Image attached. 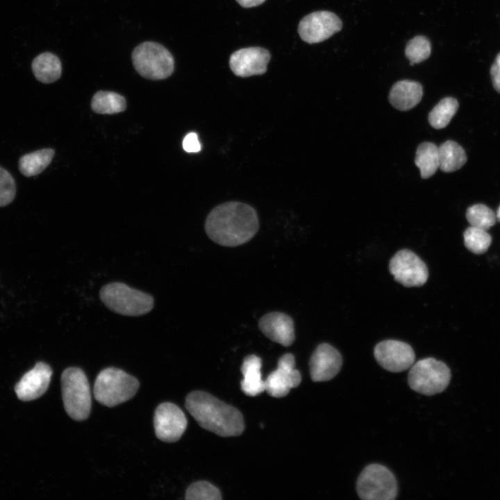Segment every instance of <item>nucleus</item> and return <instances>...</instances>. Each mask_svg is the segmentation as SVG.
Returning <instances> with one entry per match:
<instances>
[{
  "label": "nucleus",
  "instance_id": "1",
  "mask_svg": "<svg viewBox=\"0 0 500 500\" xmlns=\"http://www.w3.org/2000/svg\"><path fill=\"white\" fill-rule=\"evenodd\" d=\"M258 228L256 210L238 201L226 202L215 207L205 222V231L209 238L225 247H236L249 242Z\"/></svg>",
  "mask_w": 500,
  "mask_h": 500
},
{
  "label": "nucleus",
  "instance_id": "2",
  "mask_svg": "<svg viewBox=\"0 0 500 500\" xmlns=\"http://www.w3.org/2000/svg\"><path fill=\"white\" fill-rule=\"evenodd\" d=\"M185 408L200 426L219 436H238L244 429L242 413L208 392L188 394Z\"/></svg>",
  "mask_w": 500,
  "mask_h": 500
},
{
  "label": "nucleus",
  "instance_id": "3",
  "mask_svg": "<svg viewBox=\"0 0 500 500\" xmlns=\"http://www.w3.org/2000/svg\"><path fill=\"white\" fill-rule=\"evenodd\" d=\"M99 297L103 304L115 313L126 316H140L148 313L153 307V298L145 292L120 282L110 283L101 288Z\"/></svg>",
  "mask_w": 500,
  "mask_h": 500
},
{
  "label": "nucleus",
  "instance_id": "4",
  "mask_svg": "<svg viewBox=\"0 0 500 500\" xmlns=\"http://www.w3.org/2000/svg\"><path fill=\"white\" fill-rule=\"evenodd\" d=\"M140 384L133 376L122 369L108 367L97 376L94 385L96 400L103 406L113 407L131 399Z\"/></svg>",
  "mask_w": 500,
  "mask_h": 500
},
{
  "label": "nucleus",
  "instance_id": "5",
  "mask_svg": "<svg viewBox=\"0 0 500 500\" xmlns=\"http://www.w3.org/2000/svg\"><path fill=\"white\" fill-rule=\"evenodd\" d=\"M61 386L66 412L76 421L87 419L91 410V394L83 371L78 367L65 369L61 376Z\"/></svg>",
  "mask_w": 500,
  "mask_h": 500
},
{
  "label": "nucleus",
  "instance_id": "6",
  "mask_svg": "<svg viewBox=\"0 0 500 500\" xmlns=\"http://www.w3.org/2000/svg\"><path fill=\"white\" fill-rule=\"evenodd\" d=\"M451 380V372L443 362L426 358L414 363L410 369V388L422 394L431 396L443 392Z\"/></svg>",
  "mask_w": 500,
  "mask_h": 500
},
{
  "label": "nucleus",
  "instance_id": "7",
  "mask_svg": "<svg viewBox=\"0 0 500 500\" xmlns=\"http://www.w3.org/2000/svg\"><path fill=\"white\" fill-rule=\"evenodd\" d=\"M132 61L135 70L151 80L165 79L174 71L172 55L163 46L153 42L136 47L132 53Z\"/></svg>",
  "mask_w": 500,
  "mask_h": 500
},
{
  "label": "nucleus",
  "instance_id": "8",
  "mask_svg": "<svg viewBox=\"0 0 500 500\" xmlns=\"http://www.w3.org/2000/svg\"><path fill=\"white\" fill-rule=\"evenodd\" d=\"M356 490L363 500H392L397 497L398 486L394 474L386 467L373 463L360 474Z\"/></svg>",
  "mask_w": 500,
  "mask_h": 500
},
{
  "label": "nucleus",
  "instance_id": "9",
  "mask_svg": "<svg viewBox=\"0 0 500 500\" xmlns=\"http://www.w3.org/2000/svg\"><path fill=\"white\" fill-rule=\"evenodd\" d=\"M389 270L394 280L405 287L423 285L428 276L426 264L408 249L397 251L391 258Z\"/></svg>",
  "mask_w": 500,
  "mask_h": 500
},
{
  "label": "nucleus",
  "instance_id": "10",
  "mask_svg": "<svg viewBox=\"0 0 500 500\" xmlns=\"http://www.w3.org/2000/svg\"><path fill=\"white\" fill-rule=\"evenodd\" d=\"M342 23L334 13L322 10L305 16L299 22L300 38L309 44L323 42L342 29Z\"/></svg>",
  "mask_w": 500,
  "mask_h": 500
},
{
  "label": "nucleus",
  "instance_id": "11",
  "mask_svg": "<svg viewBox=\"0 0 500 500\" xmlns=\"http://www.w3.org/2000/svg\"><path fill=\"white\" fill-rule=\"evenodd\" d=\"M374 355L377 362L385 369L391 372H401L414 364L415 354L407 343L386 340L378 343L374 347Z\"/></svg>",
  "mask_w": 500,
  "mask_h": 500
},
{
  "label": "nucleus",
  "instance_id": "12",
  "mask_svg": "<svg viewBox=\"0 0 500 500\" xmlns=\"http://www.w3.org/2000/svg\"><path fill=\"white\" fill-rule=\"evenodd\" d=\"M187 424V419L182 410L172 403H162L156 409L155 432L158 438L163 442L178 441L185 432Z\"/></svg>",
  "mask_w": 500,
  "mask_h": 500
},
{
  "label": "nucleus",
  "instance_id": "13",
  "mask_svg": "<svg viewBox=\"0 0 500 500\" xmlns=\"http://www.w3.org/2000/svg\"><path fill=\"white\" fill-rule=\"evenodd\" d=\"M294 367V357L292 353H285L279 358L277 368L265 381V390L270 396L283 397L290 389L300 384L301 376Z\"/></svg>",
  "mask_w": 500,
  "mask_h": 500
},
{
  "label": "nucleus",
  "instance_id": "14",
  "mask_svg": "<svg viewBox=\"0 0 500 500\" xmlns=\"http://www.w3.org/2000/svg\"><path fill=\"white\" fill-rule=\"evenodd\" d=\"M270 57L269 52L264 48H244L231 54L229 66L233 74L240 77L261 75L266 72Z\"/></svg>",
  "mask_w": 500,
  "mask_h": 500
},
{
  "label": "nucleus",
  "instance_id": "15",
  "mask_svg": "<svg viewBox=\"0 0 500 500\" xmlns=\"http://www.w3.org/2000/svg\"><path fill=\"white\" fill-rule=\"evenodd\" d=\"M342 365V358L340 352L329 344H320L310 359L311 378L315 382L329 381L338 374Z\"/></svg>",
  "mask_w": 500,
  "mask_h": 500
},
{
  "label": "nucleus",
  "instance_id": "16",
  "mask_svg": "<svg viewBox=\"0 0 500 500\" xmlns=\"http://www.w3.org/2000/svg\"><path fill=\"white\" fill-rule=\"evenodd\" d=\"M51 375L52 370L49 365L38 362L15 385L17 397L24 401L39 398L48 389Z\"/></svg>",
  "mask_w": 500,
  "mask_h": 500
},
{
  "label": "nucleus",
  "instance_id": "17",
  "mask_svg": "<svg viewBox=\"0 0 500 500\" xmlns=\"http://www.w3.org/2000/svg\"><path fill=\"white\" fill-rule=\"evenodd\" d=\"M258 326L266 337L284 347L290 346L294 341V322L285 313L272 312L265 314L260 319Z\"/></svg>",
  "mask_w": 500,
  "mask_h": 500
},
{
  "label": "nucleus",
  "instance_id": "18",
  "mask_svg": "<svg viewBox=\"0 0 500 500\" xmlns=\"http://www.w3.org/2000/svg\"><path fill=\"white\" fill-rule=\"evenodd\" d=\"M423 96L422 85L416 81L402 80L392 87L389 100L397 109L402 111L410 110L421 101Z\"/></svg>",
  "mask_w": 500,
  "mask_h": 500
},
{
  "label": "nucleus",
  "instance_id": "19",
  "mask_svg": "<svg viewBox=\"0 0 500 500\" xmlns=\"http://www.w3.org/2000/svg\"><path fill=\"white\" fill-rule=\"evenodd\" d=\"M262 360L256 355L244 358L241 366L243 378L240 386L242 392L251 397L257 396L265 390V381L261 375Z\"/></svg>",
  "mask_w": 500,
  "mask_h": 500
},
{
  "label": "nucleus",
  "instance_id": "20",
  "mask_svg": "<svg viewBox=\"0 0 500 500\" xmlns=\"http://www.w3.org/2000/svg\"><path fill=\"white\" fill-rule=\"evenodd\" d=\"M31 68L36 79L43 83H51L61 76L62 65L55 54L44 52L37 56L33 60Z\"/></svg>",
  "mask_w": 500,
  "mask_h": 500
},
{
  "label": "nucleus",
  "instance_id": "21",
  "mask_svg": "<svg viewBox=\"0 0 500 500\" xmlns=\"http://www.w3.org/2000/svg\"><path fill=\"white\" fill-rule=\"evenodd\" d=\"M54 154V150L49 148L24 154L19 159V170L26 177L36 176L51 163Z\"/></svg>",
  "mask_w": 500,
  "mask_h": 500
},
{
  "label": "nucleus",
  "instance_id": "22",
  "mask_svg": "<svg viewBox=\"0 0 500 500\" xmlns=\"http://www.w3.org/2000/svg\"><path fill=\"white\" fill-rule=\"evenodd\" d=\"M439 168L452 172L461 168L467 161L466 153L457 142L447 140L438 147Z\"/></svg>",
  "mask_w": 500,
  "mask_h": 500
},
{
  "label": "nucleus",
  "instance_id": "23",
  "mask_svg": "<svg viewBox=\"0 0 500 500\" xmlns=\"http://www.w3.org/2000/svg\"><path fill=\"white\" fill-rule=\"evenodd\" d=\"M415 162L422 178L433 176L439 168L438 147L432 142L420 144L416 151Z\"/></svg>",
  "mask_w": 500,
  "mask_h": 500
},
{
  "label": "nucleus",
  "instance_id": "24",
  "mask_svg": "<svg viewBox=\"0 0 500 500\" xmlns=\"http://www.w3.org/2000/svg\"><path fill=\"white\" fill-rule=\"evenodd\" d=\"M126 103L122 95L108 91L97 92L92 97L91 108L99 114H115L126 109Z\"/></svg>",
  "mask_w": 500,
  "mask_h": 500
},
{
  "label": "nucleus",
  "instance_id": "25",
  "mask_svg": "<svg viewBox=\"0 0 500 500\" xmlns=\"http://www.w3.org/2000/svg\"><path fill=\"white\" fill-rule=\"evenodd\" d=\"M458 102L453 97L440 101L428 115L431 126L436 129L446 127L458 109Z\"/></svg>",
  "mask_w": 500,
  "mask_h": 500
},
{
  "label": "nucleus",
  "instance_id": "26",
  "mask_svg": "<svg viewBox=\"0 0 500 500\" xmlns=\"http://www.w3.org/2000/svg\"><path fill=\"white\" fill-rule=\"evenodd\" d=\"M466 217L471 226L489 230L497 221L496 215L490 208L483 204L470 206L466 212Z\"/></svg>",
  "mask_w": 500,
  "mask_h": 500
},
{
  "label": "nucleus",
  "instance_id": "27",
  "mask_svg": "<svg viewBox=\"0 0 500 500\" xmlns=\"http://www.w3.org/2000/svg\"><path fill=\"white\" fill-rule=\"evenodd\" d=\"M466 248L476 254L485 253L492 242V238L488 231L470 226L463 234Z\"/></svg>",
  "mask_w": 500,
  "mask_h": 500
},
{
  "label": "nucleus",
  "instance_id": "28",
  "mask_svg": "<svg viewBox=\"0 0 500 500\" xmlns=\"http://www.w3.org/2000/svg\"><path fill=\"white\" fill-rule=\"evenodd\" d=\"M431 45L428 39L417 35L411 39L406 44L405 54L410 65L419 63L426 60L431 55Z\"/></svg>",
  "mask_w": 500,
  "mask_h": 500
},
{
  "label": "nucleus",
  "instance_id": "29",
  "mask_svg": "<svg viewBox=\"0 0 500 500\" xmlns=\"http://www.w3.org/2000/svg\"><path fill=\"white\" fill-rule=\"evenodd\" d=\"M188 500H220L222 494L218 488L209 482L201 481L191 484L186 490Z\"/></svg>",
  "mask_w": 500,
  "mask_h": 500
},
{
  "label": "nucleus",
  "instance_id": "30",
  "mask_svg": "<svg viewBox=\"0 0 500 500\" xmlns=\"http://www.w3.org/2000/svg\"><path fill=\"white\" fill-rule=\"evenodd\" d=\"M16 194V183L11 174L0 166V207L10 204Z\"/></svg>",
  "mask_w": 500,
  "mask_h": 500
},
{
  "label": "nucleus",
  "instance_id": "31",
  "mask_svg": "<svg viewBox=\"0 0 500 500\" xmlns=\"http://www.w3.org/2000/svg\"><path fill=\"white\" fill-rule=\"evenodd\" d=\"M183 148L188 153H197L201 150V146L196 133L191 132L185 136L183 140Z\"/></svg>",
  "mask_w": 500,
  "mask_h": 500
},
{
  "label": "nucleus",
  "instance_id": "32",
  "mask_svg": "<svg viewBox=\"0 0 500 500\" xmlns=\"http://www.w3.org/2000/svg\"><path fill=\"white\" fill-rule=\"evenodd\" d=\"M490 75L494 89L500 93V53L497 54L490 68Z\"/></svg>",
  "mask_w": 500,
  "mask_h": 500
},
{
  "label": "nucleus",
  "instance_id": "33",
  "mask_svg": "<svg viewBox=\"0 0 500 500\" xmlns=\"http://www.w3.org/2000/svg\"><path fill=\"white\" fill-rule=\"evenodd\" d=\"M244 8H251L262 4L265 0H236Z\"/></svg>",
  "mask_w": 500,
  "mask_h": 500
},
{
  "label": "nucleus",
  "instance_id": "34",
  "mask_svg": "<svg viewBox=\"0 0 500 500\" xmlns=\"http://www.w3.org/2000/svg\"><path fill=\"white\" fill-rule=\"evenodd\" d=\"M497 219L500 222V206L499 207L497 215H496Z\"/></svg>",
  "mask_w": 500,
  "mask_h": 500
}]
</instances>
